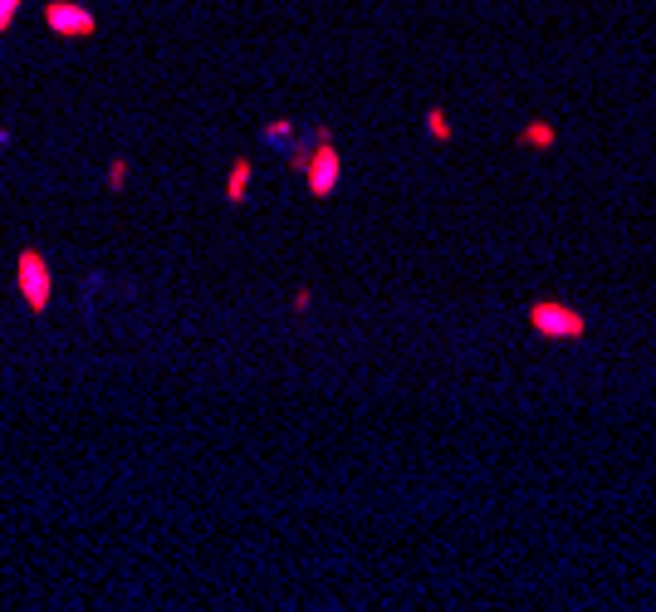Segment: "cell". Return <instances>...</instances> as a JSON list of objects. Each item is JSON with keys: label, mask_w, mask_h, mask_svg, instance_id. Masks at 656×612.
I'll list each match as a JSON object with an SVG mask.
<instances>
[{"label": "cell", "mask_w": 656, "mask_h": 612, "mask_svg": "<svg viewBox=\"0 0 656 612\" xmlns=\"http://www.w3.org/2000/svg\"><path fill=\"white\" fill-rule=\"evenodd\" d=\"M529 329L539 338H549V343H578L588 333V319H583V309H573L563 299H534L529 304Z\"/></svg>", "instance_id": "obj_1"}, {"label": "cell", "mask_w": 656, "mask_h": 612, "mask_svg": "<svg viewBox=\"0 0 656 612\" xmlns=\"http://www.w3.org/2000/svg\"><path fill=\"white\" fill-rule=\"evenodd\" d=\"M15 289H20V299H25L30 314H45L49 309V299H54V270H49V260L40 250H20L15 255Z\"/></svg>", "instance_id": "obj_2"}, {"label": "cell", "mask_w": 656, "mask_h": 612, "mask_svg": "<svg viewBox=\"0 0 656 612\" xmlns=\"http://www.w3.org/2000/svg\"><path fill=\"white\" fill-rule=\"evenodd\" d=\"M338 172H343V157H338V147H333V133H328V128H319V133H314V152H309V162H304V182H309V196L328 201V196L338 191Z\"/></svg>", "instance_id": "obj_3"}, {"label": "cell", "mask_w": 656, "mask_h": 612, "mask_svg": "<svg viewBox=\"0 0 656 612\" xmlns=\"http://www.w3.org/2000/svg\"><path fill=\"white\" fill-rule=\"evenodd\" d=\"M45 25L54 35H64V40H89V35H98V15L89 5H79V0H49Z\"/></svg>", "instance_id": "obj_4"}, {"label": "cell", "mask_w": 656, "mask_h": 612, "mask_svg": "<svg viewBox=\"0 0 656 612\" xmlns=\"http://www.w3.org/2000/svg\"><path fill=\"white\" fill-rule=\"evenodd\" d=\"M559 142V128L549 123V118H529L524 128H519V147H534V152H549Z\"/></svg>", "instance_id": "obj_5"}, {"label": "cell", "mask_w": 656, "mask_h": 612, "mask_svg": "<svg viewBox=\"0 0 656 612\" xmlns=\"http://www.w3.org/2000/svg\"><path fill=\"white\" fill-rule=\"evenodd\" d=\"M245 196H250V157H235L231 177H226V201H231V206H245Z\"/></svg>", "instance_id": "obj_6"}, {"label": "cell", "mask_w": 656, "mask_h": 612, "mask_svg": "<svg viewBox=\"0 0 656 612\" xmlns=\"http://www.w3.org/2000/svg\"><path fill=\"white\" fill-rule=\"evenodd\" d=\"M426 138H436V142H451V138H456V128H451L446 108H426Z\"/></svg>", "instance_id": "obj_7"}, {"label": "cell", "mask_w": 656, "mask_h": 612, "mask_svg": "<svg viewBox=\"0 0 656 612\" xmlns=\"http://www.w3.org/2000/svg\"><path fill=\"white\" fill-rule=\"evenodd\" d=\"M284 138H294V123H289V118H275V123H265V142H275V147H280Z\"/></svg>", "instance_id": "obj_8"}, {"label": "cell", "mask_w": 656, "mask_h": 612, "mask_svg": "<svg viewBox=\"0 0 656 612\" xmlns=\"http://www.w3.org/2000/svg\"><path fill=\"white\" fill-rule=\"evenodd\" d=\"M123 182H128V162H123V157H113V162H108V187L123 191Z\"/></svg>", "instance_id": "obj_9"}, {"label": "cell", "mask_w": 656, "mask_h": 612, "mask_svg": "<svg viewBox=\"0 0 656 612\" xmlns=\"http://www.w3.org/2000/svg\"><path fill=\"white\" fill-rule=\"evenodd\" d=\"M20 5H25V0H0V30H10V20H15Z\"/></svg>", "instance_id": "obj_10"}, {"label": "cell", "mask_w": 656, "mask_h": 612, "mask_svg": "<svg viewBox=\"0 0 656 612\" xmlns=\"http://www.w3.org/2000/svg\"><path fill=\"white\" fill-rule=\"evenodd\" d=\"M309 304H314V294H309V289H294V299H289V309H294V314H304Z\"/></svg>", "instance_id": "obj_11"}]
</instances>
